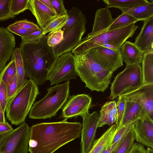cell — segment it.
Masks as SVG:
<instances>
[{
  "label": "cell",
  "instance_id": "obj_38",
  "mask_svg": "<svg viewBox=\"0 0 153 153\" xmlns=\"http://www.w3.org/2000/svg\"><path fill=\"white\" fill-rule=\"evenodd\" d=\"M125 105V97L123 95L119 96L116 103L117 117L116 124L117 128H118L120 126L124 112Z\"/></svg>",
  "mask_w": 153,
  "mask_h": 153
},
{
  "label": "cell",
  "instance_id": "obj_33",
  "mask_svg": "<svg viewBox=\"0 0 153 153\" xmlns=\"http://www.w3.org/2000/svg\"><path fill=\"white\" fill-rule=\"evenodd\" d=\"M140 119V118L137 119L118 128V130L111 145L119 142L122 138L125 137L134 128L137 122Z\"/></svg>",
  "mask_w": 153,
  "mask_h": 153
},
{
  "label": "cell",
  "instance_id": "obj_19",
  "mask_svg": "<svg viewBox=\"0 0 153 153\" xmlns=\"http://www.w3.org/2000/svg\"><path fill=\"white\" fill-rule=\"evenodd\" d=\"M134 44L143 53L153 51V16L144 21Z\"/></svg>",
  "mask_w": 153,
  "mask_h": 153
},
{
  "label": "cell",
  "instance_id": "obj_5",
  "mask_svg": "<svg viewBox=\"0 0 153 153\" xmlns=\"http://www.w3.org/2000/svg\"><path fill=\"white\" fill-rule=\"evenodd\" d=\"M39 94L38 86L31 80H28L7 106L6 118L11 124L18 125L25 122Z\"/></svg>",
  "mask_w": 153,
  "mask_h": 153
},
{
  "label": "cell",
  "instance_id": "obj_32",
  "mask_svg": "<svg viewBox=\"0 0 153 153\" xmlns=\"http://www.w3.org/2000/svg\"><path fill=\"white\" fill-rule=\"evenodd\" d=\"M68 18V15L59 16L50 22L43 30V33H47L61 29L65 25Z\"/></svg>",
  "mask_w": 153,
  "mask_h": 153
},
{
  "label": "cell",
  "instance_id": "obj_22",
  "mask_svg": "<svg viewBox=\"0 0 153 153\" xmlns=\"http://www.w3.org/2000/svg\"><path fill=\"white\" fill-rule=\"evenodd\" d=\"M118 130L116 124L112 125L100 138L95 140L88 153H102L111 145Z\"/></svg>",
  "mask_w": 153,
  "mask_h": 153
},
{
  "label": "cell",
  "instance_id": "obj_39",
  "mask_svg": "<svg viewBox=\"0 0 153 153\" xmlns=\"http://www.w3.org/2000/svg\"><path fill=\"white\" fill-rule=\"evenodd\" d=\"M42 29L36 31L21 37L22 42H33L38 41L45 35L43 33Z\"/></svg>",
  "mask_w": 153,
  "mask_h": 153
},
{
  "label": "cell",
  "instance_id": "obj_13",
  "mask_svg": "<svg viewBox=\"0 0 153 153\" xmlns=\"http://www.w3.org/2000/svg\"><path fill=\"white\" fill-rule=\"evenodd\" d=\"M62 109V117L69 118L81 116L88 111L91 98L85 94L72 95L69 97Z\"/></svg>",
  "mask_w": 153,
  "mask_h": 153
},
{
  "label": "cell",
  "instance_id": "obj_41",
  "mask_svg": "<svg viewBox=\"0 0 153 153\" xmlns=\"http://www.w3.org/2000/svg\"><path fill=\"white\" fill-rule=\"evenodd\" d=\"M8 102L18 92L17 90V79L16 74L10 82L7 85Z\"/></svg>",
  "mask_w": 153,
  "mask_h": 153
},
{
  "label": "cell",
  "instance_id": "obj_44",
  "mask_svg": "<svg viewBox=\"0 0 153 153\" xmlns=\"http://www.w3.org/2000/svg\"><path fill=\"white\" fill-rule=\"evenodd\" d=\"M128 153H146L144 146L139 143H134Z\"/></svg>",
  "mask_w": 153,
  "mask_h": 153
},
{
  "label": "cell",
  "instance_id": "obj_27",
  "mask_svg": "<svg viewBox=\"0 0 153 153\" xmlns=\"http://www.w3.org/2000/svg\"><path fill=\"white\" fill-rule=\"evenodd\" d=\"M107 8H128L149 3L147 0H103Z\"/></svg>",
  "mask_w": 153,
  "mask_h": 153
},
{
  "label": "cell",
  "instance_id": "obj_4",
  "mask_svg": "<svg viewBox=\"0 0 153 153\" xmlns=\"http://www.w3.org/2000/svg\"><path fill=\"white\" fill-rule=\"evenodd\" d=\"M70 83V81L68 80L48 89L46 95L32 106L29 113V117L35 119H45L55 117L69 97Z\"/></svg>",
  "mask_w": 153,
  "mask_h": 153
},
{
  "label": "cell",
  "instance_id": "obj_31",
  "mask_svg": "<svg viewBox=\"0 0 153 153\" xmlns=\"http://www.w3.org/2000/svg\"><path fill=\"white\" fill-rule=\"evenodd\" d=\"M84 14L80 9L73 6L71 10L68 11L67 20L65 25L61 29L64 31L69 29Z\"/></svg>",
  "mask_w": 153,
  "mask_h": 153
},
{
  "label": "cell",
  "instance_id": "obj_16",
  "mask_svg": "<svg viewBox=\"0 0 153 153\" xmlns=\"http://www.w3.org/2000/svg\"><path fill=\"white\" fill-rule=\"evenodd\" d=\"M28 9L34 16L40 28L42 30L59 16L39 0H29Z\"/></svg>",
  "mask_w": 153,
  "mask_h": 153
},
{
  "label": "cell",
  "instance_id": "obj_40",
  "mask_svg": "<svg viewBox=\"0 0 153 153\" xmlns=\"http://www.w3.org/2000/svg\"><path fill=\"white\" fill-rule=\"evenodd\" d=\"M7 30L13 33L17 34L20 36L22 37L36 31L41 30L42 29H27L16 27L10 24L7 27Z\"/></svg>",
  "mask_w": 153,
  "mask_h": 153
},
{
  "label": "cell",
  "instance_id": "obj_24",
  "mask_svg": "<svg viewBox=\"0 0 153 153\" xmlns=\"http://www.w3.org/2000/svg\"><path fill=\"white\" fill-rule=\"evenodd\" d=\"M120 10L122 13L129 15L138 21H144L153 16V1L145 4Z\"/></svg>",
  "mask_w": 153,
  "mask_h": 153
},
{
  "label": "cell",
  "instance_id": "obj_34",
  "mask_svg": "<svg viewBox=\"0 0 153 153\" xmlns=\"http://www.w3.org/2000/svg\"><path fill=\"white\" fill-rule=\"evenodd\" d=\"M29 0H11L10 11L13 16L29 9Z\"/></svg>",
  "mask_w": 153,
  "mask_h": 153
},
{
  "label": "cell",
  "instance_id": "obj_12",
  "mask_svg": "<svg viewBox=\"0 0 153 153\" xmlns=\"http://www.w3.org/2000/svg\"><path fill=\"white\" fill-rule=\"evenodd\" d=\"M100 114L96 111L90 114L88 111L83 114L81 135V153H88L95 140L97 125Z\"/></svg>",
  "mask_w": 153,
  "mask_h": 153
},
{
  "label": "cell",
  "instance_id": "obj_43",
  "mask_svg": "<svg viewBox=\"0 0 153 153\" xmlns=\"http://www.w3.org/2000/svg\"><path fill=\"white\" fill-rule=\"evenodd\" d=\"M11 24L13 26L25 29H41L36 24L27 19L16 21L15 23Z\"/></svg>",
  "mask_w": 153,
  "mask_h": 153
},
{
  "label": "cell",
  "instance_id": "obj_11",
  "mask_svg": "<svg viewBox=\"0 0 153 153\" xmlns=\"http://www.w3.org/2000/svg\"><path fill=\"white\" fill-rule=\"evenodd\" d=\"M86 52L102 67L113 73L123 65L120 49L99 46Z\"/></svg>",
  "mask_w": 153,
  "mask_h": 153
},
{
  "label": "cell",
  "instance_id": "obj_25",
  "mask_svg": "<svg viewBox=\"0 0 153 153\" xmlns=\"http://www.w3.org/2000/svg\"><path fill=\"white\" fill-rule=\"evenodd\" d=\"M10 57L11 60L15 61L16 64L18 91L28 81L19 48H16L13 49Z\"/></svg>",
  "mask_w": 153,
  "mask_h": 153
},
{
  "label": "cell",
  "instance_id": "obj_10",
  "mask_svg": "<svg viewBox=\"0 0 153 153\" xmlns=\"http://www.w3.org/2000/svg\"><path fill=\"white\" fill-rule=\"evenodd\" d=\"M87 21L84 14L69 29L64 31L63 39L57 45L52 47L55 56L71 51L78 45L86 31Z\"/></svg>",
  "mask_w": 153,
  "mask_h": 153
},
{
  "label": "cell",
  "instance_id": "obj_8",
  "mask_svg": "<svg viewBox=\"0 0 153 153\" xmlns=\"http://www.w3.org/2000/svg\"><path fill=\"white\" fill-rule=\"evenodd\" d=\"M30 128L24 122L12 131L0 135V153H28Z\"/></svg>",
  "mask_w": 153,
  "mask_h": 153
},
{
  "label": "cell",
  "instance_id": "obj_30",
  "mask_svg": "<svg viewBox=\"0 0 153 153\" xmlns=\"http://www.w3.org/2000/svg\"><path fill=\"white\" fill-rule=\"evenodd\" d=\"M16 74L15 62L13 60H11L0 73V81H3L7 85Z\"/></svg>",
  "mask_w": 153,
  "mask_h": 153
},
{
  "label": "cell",
  "instance_id": "obj_14",
  "mask_svg": "<svg viewBox=\"0 0 153 153\" xmlns=\"http://www.w3.org/2000/svg\"><path fill=\"white\" fill-rule=\"evenodd\" d=\"M127 94L140 103L148 118L153 121V83L144 84Z\"/></svg>",
  "mask_w": 153,
  "mask_h": 153
},
{
  "label": "cell",
  "instance_id": "obj_23",
  "mask_svg": "<svg viewBox=\"0 0 153 153\" xmlns=\"http://www.w3.org/2000/svg\"><path fill=\"white\" fill-rule=\"evenodd\" d=\"M97 127L105 125H110L116 122L117 117L116 102L115 101L106 102L102 107Z\"/></svg>",
  "mask_w": 153,
  "mask_h": 153
},
{
  "label": "cell",
  "instance_id": "obj_9",
  "mask_svg": "<svg viewBox=\"0 0 153 153\" xmlns=\"http://www.w3.org/2000/svg\"><path fill=\"white\" fill-rule=\"evenodd\" d=\"M77 75L74 56L71 52L56 58L49 74L48 80L51 85L75 79Z\"/></svg>",
  "mask_w": 153,
  "mask_h": 153
},
{
  "label": "cell",
  "instance_id": "obj_15",
  "mask_svg": "<svg viewBox=\"0 0 153 153\" xmlns=\"http://www.w3.org/2000/svg\"><path fill=\"white\" fill-rule=\"evenodd\" d=\"M122 95L125 97V109L119 127L139 118H148L141 105L132 96L128 94Z\"/></svg>",
  "mask_w": 153,
  "mask_h": 153
},
{
  "label": "cell",
  "instance_id": "obj_45",
  "mask_svg": "<svg viewBox=\"0 0 153 153\" xmlns=\"http://www.w3.org/2000/svg\"><path fill=\"white\" fill-rule=\"evenodd\" d=\"M13 130L11 126L7 122H0V135L12 131Z\"/></svg>",
  "mask_w": 153,
  "mask_h": 153
},
{
  "label": "cell",
  "instance_id": "obj_42",
  "mask_svg": "<svg viewBox=\"0 0 153 153\" xmlns=\"http://www.w3.org/2000/svg\"><path fill=\"white\" fill-rule=\"evenodd\" d=\"M55 13L59 16L68 15V11L65 8L62 0H51Z\"/></svg>",
  "mask_w": 153,
  "mask_h": 153
},
{
  "label": "cell",
  "instance_id": "obj_3",
  "mask_svg": "<svg viewBox=\"0 0 153 153\" xmlns=\"http://www.w3.org/2000/svg\"><path fill=\"white\" fill-rule=\"evenodd\" d=\"M77 75L91 91L103 92L110 83L113 72L106 70L85 52L73 54Z\"/></svg>",
  "mask_w": 153,
  "mask_h": 153
},
{
  "label": "cell",
  "instance_id": "obj_20",
  "mask_svg": "<svg viewBox=\"0 0 153 153\" xmlns=\"http://www.w3.org/2000/svg\"><path fill=\"white\" fill-rule=\"evenodd\" d=\"M113 21L108 8L106 7L97 9L95 14L92 31L86 36L92 37L106 31Z\"/></svg>",
  "mask_w": 153,
  "mask_h": 153
},
{
  "label": "cell",
  "instance_id": "obj_18",
  "mask_svg": "<svg viewBox=\"0 0 153 153\" xmlns=\"http://www.w3.org/2000/svg\"><path fill=\"white\" fill-rule=\"evenodd\" d=\"M135 140L138 143L153 148V121L148 118L141 119L134 128Z\"/></svg>",
  "mask_w": 153,
  "mask_h": 153
},
{
  "label": "cell",
  "instance_id": "obj_21",
  "mask_svg": "<svg viewBox=\"0 0 153 153\" xmlns=\"http://www.w3.org/2000/svg\"><path fill=\"white\" fill-rule=\"evenodd\" d=\"M120 50L122 60L126 65L140 64L141 63L144 53L134 43L126 41L121 46Z\"/></svg>",
  "mask_w": 153,
  "mask_h": 153
},
{
  "label": "cell",
  "instance_id": "obj_37",
  "mask_svg": "<svg viewBox=\"0 0 153 153\" xmlns=\"http://www.w3.org/2000/svg\"><path fill=\"white\" fill-rule=\"evenodd\" d=\"M8 103L7 85L2 80L0 81V105L3 113L4 114Z\"/></svg>",
  "mask_w": 153,
  "mask_h": 153
},
{
  "label": "cell",
  "instance_id": "obj_46",
  "mask_svg": "<svg viewBox=\"0 0 153 153\" xmlns=\"http://www.w3.org/2000/svg\"><path fill=\"white\" fill-rule=\"evenodd\" d=\"M125 137L122 138L119 142L110 145L102 153H112L122 141Z\"/></svg>",
  "mask_w": 153,
  "mask_h": 153
},
{
  "label": "cell",
  "instance_id": "obj_29",
  "mask_svg": "<svg viewBox=\"0 0 153 153\" xmlns=\"http://www.w3.org/2000/svg\"><path fill=\"white\" fill-rule=\"evenodd\" d=\"M135 138L133 128L112 153H128L132 147Z\"/></svg>",
  "mask_w": 153,
  "mask_h": 153
},
{
  "label": "cell",
  "instance_id": "obj_2",
  "mask_svg": "<svg viewBox=\"0 0 153 153\" xmlns=\"http://www.w3.org/2000/svg\"><path fill=\"white\" fill-rule=\"evenodd\" d=\"M48 34L33 42H22L19 48L27 77L37 85L48 80L56 59L47 43Z\"/></svg>",
  "mask_w": 153,
  "mask_h": 153
},
{
  "label": "cell",
  "instance_id": "obj_28",
  "mask_svg": "<svg viewBox=\"0 0 153 153\" xmlns=\"http://www.w3.org/2000/svg\"><path fill=\"white\" fill-rule=\"evenodd\" d=\"M138 21L131 16L125 13H122L117 17L114 19L113 22L106 31L118 29L131 24H135Z\"/></svg>",
  "mask_w": 153,
  "mask_h": 153
},
{
  "label": "cell",
  "instance_id": "obj_36",
  "mask_svg": "<svg viewBox=\"0 0 153 153\" xmlns=\"http://www.w3.org/2000/svg\"><path fill=\"white\" fill-rule=\"evenodd\" d=\"M11 0H0V21H3L15 17L10 11Z\"/></svg>",
  "mask_w": 153,
  "mask_h": 153
},
{
  "label": "cell",
  "instance_id": "obj_47",
  "mask_svg": "<svg viewBox=\"0 0 153 153\" xmlns=\"http://www.w3.org/2000/svg\"><path fill=\"white\" fill-rule=\"evenodd\" d=\"M48 8L55 13V10L52 6L51 0H39Z\"/></svg>",
  "mask_w": 153,
  "mask_h": 153
},
{
  "label": "cell",
  "instance_id": "obj_35",
  "mask_svg": "<svg viewBox=\"0 0 153 153\" xmlns=\"http://www.w3.org/2000/svg\"><path fill=\"white\" fill-rule=\"evenodd\" d=\"M64 32L61 29L51 32L48 34L47 43L50 47H53L60 44L63 38Z\"/></svg>",
  "mask_w": 153,
  "mask_h": 153
},
{
  "label": "cell",
  "instance_id": "obj_1",
  "mask_svg": "<svg viewBox=\"0 0 153 153\" xmlns=\"http://www.w3.org/2000/svg\"><path fill=\"white\" fill-rule=\"evenodd\" d=\"M67 120L38 123L30 127V153H53L61 147L79 137L82 124L68 122Z\"/></svg>",
  "mask_w": 153,
  "mask_h": 153
},
{
  "label": "cell",
  "instance_id": "obj_7",
  "mask_svg": "<svg viewBox=\"0 0 153 153\" xmlns=\"http://www.w3.org/2000/svg\"><path fill=\"white\" fill-rule=\"evenodd\" d=\"M143 85L142 67L140 64L127 66L118 74L111 83L110 99L135 90Z\"/></svg>",
  "mask_w": 153,
  "mask_h": 153
},
{
  "label": "cell",
  "instance_id": "obj_48",
  "mask_svg": "<svg viewBox=\"0 0 153 153\" xmlns=\"http://www.w3.org/2000/svg\"><path fill=\"white\" fill-rule=\"evenodd\" d=\"M6 122L4 114L3 113L0 105V122L4 123Z\"/></svg>",
  "mask_w": 153,
  "mask_h": 153
},
{
  "label": "cell",
  "instance_id": "obj_49",
  "mask_svg": "<svg viewBox=\"0 0 153 153\" xmlns=\"http://www.w3.org/2000/svg\"><path fill=\"white\" fill-rule=\"evenodd\" d=\"M146 151V153H153V148L150 147H148Z\"/></svg>",
  "mask_w": 153,
  "mask_h": 153
},
{
  "label": "cell",
  "instance_id": "obj_26",
  "mask_svg": "<svg viewBox=\"0 0 153 153\" xmlns=\"http://www.w3.org/2000/svg\"><path fill=\"white\" fill-rule=\"evenodd\" d=\"M141 63L143 85L153 84V51L144 53Z\"/></svg>",
  "mask_w": 153,
  "mask_h": 153
},
{
  "label": "cell",
  "instance_id": "obj_6",
  "mask_svg": "<svg viewBox=\"0 0 153 153\" xmlns=\"http://www.w3.org/2000/svg\"><path fill=\"white\" fill-rule=\"evenodd\" d=\"M133 23L116 29L106 31L91 37L82 39L78 45L71 51L73 54L84 53L99 46L110 45L114 49L119 50L123 43L132 37L138 27Z\"/></svg>",
  "mask_w": 153,
  "mask_h": 153
},
{
  "label": "cell",
  "instance_id": "obj_17",
  "mask_svg": "<svg viewBox=\"0 0 153 153\" xmlns=\"http://www.w3.org/2000/svg\"><path fill=\"white\" fill-rule=\"evenodd\" d=\"M16 45L15 37L7 28L0 27V73L11 57Z\"/></svg>",
  "mask_w": 153,
  "mask_h": 153
}]
</instances>
